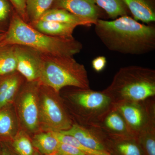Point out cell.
I'll use <instances>...</instances> for the list:
<instances>
[{
  "instance_id": "6da1fadb",
  "label": "cell",
  "mask_w": 155,
  "mask_h": 155,
  "mask_svg": "<svg viewBox=\"0 0 155 155\" xmlns=\"http://www.w3.org/2000/svg\"><path fill=\"white\" fill-rule=\"evenodd\" d=\"M95 32L108 49L126 54H144L155 49V26L128 16L106 20L99 19Z\"/></svg>"
},
{
  "instance_id": "7a4b0ae2",
  "label": "cell",
  "mask_w": 155,
  "mask_h": 155,
  "mask_svg": "<svg viewBox=\"0 0 155 155\" xmlns=\"http://www.w3.org/2000/svg\"><path fill=\"white\" fill-rule=\"evenodd\" d=\"M25 46L42 54L71 56L81 51L82 44L74 37L53 36L40 32L22 19L14 10L8 29L0 45Z\"/></svg>"
},
{
  "instance_id": "3957f363",
  "label": "cell",
  "mask_w": 155,
  "mask_h": 155,
  "mask_svg": "<svg viewBox=\"0 0 155 155\" xmlns=\"http://www.w3.org/2000/svg\"><path fill=\"white\" fill-rule=\"evenodd\" d=\"M114 103L139 101L155 96V70L132 65L120 68L103 91Z\"/></svg>"
},
{
  "instance_id": "277c9868",
  "label": "cell",
  "mask_w": 155,
  "mask_h": 155,
  "mask_svg": "<svg viewBox=\"0 0 155 155\" xmlns=\"http://www.w3.org/2000/svg\"><path fill=\"white\" fill-rule=\"evenodd\" d=\"M42 64L39 82L60 93L66 87L90 88L86 68L71 56L42 54Z\"/></svg>"
},
{
  "instance_id": "5b68a950",
  "label": "cell",
  "mask_w": 155,
  "mask_h": 155,
  "mask_svg": "<svg viewBox=\"0 0 155 155\" xmlns=\"http://www.w3.org/2000/svg\"><path fill=\"white\" fill-rule=\"evenodd\" d=\"M74 89L62 97L67 112L75 123L84 126H96L114 105L110 98L104 91L90 88Z\"/></svg>"
},
{
  "instance_id": "8992f818",
  "label": "cell",
  "mask_w": 155,
  "mask_h": 155,
  "mask_svg": "<svg viewBox=\"0 0 155 155\" xmlns=\"http://www.w3.org/2000/svg\"><path fill=\"white\" fill-rule=\"evenodd\" d=\"M39 108L40 125L43 131H64L73 124L60 93L40 83Z\"/></svg>"
},
{
  "instance_id": "52a82bcc",
  "label": "cell",
  "mask_w": 155,
  "mask_h": 155,
  "mask_svg": "<svg viewBox=\"0 0 155 155\" xmlns=\"http://www.w3.org/2000/svg\"><path fill=\"white\" fill-rule=\"evenodd\" d=\"M39 81L28 82L18 93L15 106L22 130L26 133L40 131L39 108Z\"/></svg>"
},
{
  "instance_id": "ba28073f",
  "label": "cell",
  "mask_w": 155,
  "mask_h": 155,
  "mask_svg": "<svg viewBox=\"0 0 155 155\" xmlns=\"http://www.w3.org/2000/svg\"><path fill=\"white\" fill-rule=\"evenodd\" d=\"M114 107L125 119L130 132L136 137L155 116L154 97L139 101H122L114 103Z\"/></svg>"
},
{
  "instance_id": "9c48e42d",
  "label": "cell",
  "mask_w": 155,
  "mask_h": 155,
  "mask_svg": "<svg viewBox=\"0 0 155 155\" xmlns=\"http://www.w3.org/2000/svg\"><path fill=\"white\" fill-rule=\"evenodd\" d=\"M17 71L28 82L39 81L42 64V54L25 46L14 45Z\"/></svg>"
},
{
  "instance_id": "30bf717a",
  "label": "cell",
  "mask_w": 155,
  "mask_h": 155,
  "mask_svg": "<svg viewBox=\"0 0 155 155\" xmlns=\"http://www.w3.org/2000/svg\"><path fill=\"white\" fill-rule=\"evenodd\" d=\"M51 8L69 11L85 22L87 26L94 25L99 19L100 8L94 0H55Z\"/></svg>"
},
{
  "instance_id": "8fae6325",
  "label": "cell",
  "mask_w": 155,
  "mask_h": 155,
  "mask_svg": "<svg viewBox=\"0 0 155 155\" xmlns=\"http://www.w3.org/2000/svg\"><path fill=\"white\" fill-rule=\"evenodd\" d=\"M60 132L73 137L87 147L109 153L106 145V134L98 127L82 126L73 123L68 130Z\"/></svg>"
},
{
  "instance_id": "7c38bea8",
  "label": "cell",
  "mask_w": 155,
  "mask_h": 155,
  "mask_svg": "<svg viewBox=\"0 0 155 155\" xmlns=\"http://www.w3.org/2000/svg\"><path fill=\"white\" fill-rule=\"evenodd\" d=\"M96 126L109 136L136 137L130 132L122 115L114 105Z\"/></svg>"
},
{
  "instance_id": "4fadbf2b",
  "label": "cell",
  "mask_w": 155,
  "mask_h": 155,
  "mask_svg": "<svg viewBox=\"0 0 155 155\" xmlns=\"http://www.w3.org/2000/svg\"><path fill=\"white\" fill-rule=\"evenodd\" d=\"M20 127L14 103L0 109V141H11Z\"/></svg>"
},
{
  "instance_id": "5bb4252c",
  "label": "cell",
  "mask_w": 155,
  "mask_h": 155,
  "mask_svg": "<svg viewBox=\"0 0 155 155\" xmlns=\"http://www.w3.org/2000/svg\"><path fill=\"white\" fill-rule=\"evenodd\" d=\"M106 135V145L111 155H144L136 137Z\"/></svg>"
},
{
  "instance_id": "9a60e30c",
  "label": "cell",
  "mask_w": 155,
  "mask_h": 155,
  "mask_svg": "<svg viewBox=\"0 0 155 155\" xmlns=\"http://www.w3.org/2000/svg\"><path fill=\"white\" fill-rule=\"evenodd\" d=\"M133 18L149 23L155 21V0H122Z\"/></svg>"
},
{
  "instance_id": "2e32d148",
  "label": "cell",
  "mask_w": 155,
  "mask_h": 155,
  "mask_svg": "<svg viewBox=\"0 0 155 155\" xmlns=\"http://www.w3.org/2000/svg\"><path fill=\"white\" fill-rule=\"evenodd\" d=\"M22 84L21 76L13 73L0 79V109L14 103Z\"/></svg>"
},
{
  "instance_id": "e0dca14e",
  "label": "cell",
  "mask_w": 155,
  "mask_h": 155,
  "mask_svg": "<svg viewBox=\"0 0 155 155\" xmlns=\"http://www.w3.org/2000/svg\"><path fill=\"white\" fill-rule=\"evenodd\" d=\"M28 24L41 33L50 36L61 37H73L72 34L77 24L61 23L53 21L38 20L29 22Z\"/></svg>"
},
{
  "instance_id": "ac0fdd59",
  "label": "cell",
  "mask_w": 155,
  "mask_h": 155,
  "mask_svg": "<svg viewBox=\"0 0 155 155\" xmlns=\"http://www.w3.org/2000/svg\"><path fill=\"white\" fill-rule=\"evenodd\" d=\"M34 148L41 154L52 155L56 153L60 142L52 131H39L35 134L31 140Z\"/></svg>"
},
{
  "instance_id": "d6986e66",
  "label": "cell",
  "mask_w": 155,
  "mask_h": 155,
  "mask_svg": "<svg viewBox=\"0 0 155 155\" xmlns=\"http://www.w3.org/2000/svg\"><path fill=\"white\" fill-rule=\"evenodd\" d=\"M136 138L144 155H155V116L150 119Z\"/></svg>"
},
{
  "instance_id": "ffe728a7",
  "label": "cell",
  "mask_w": 155,
  "mask_h": 155,
  "mask_svg": "<svg viewBox=\"0 0 155 155\" xmlns=\"http://www.w3.org/2000/svg\"><path fill=\"white\" fill-rule=\"evenodd\" d=\"M17 71V61L14 45H0V76Z\"/></svg>"
},
{
  "instance_id": "44dd1931",
  "label": "cell",
  "mask_w": 155,
  "mask_h": 155,
  "mask_svg": "<svg viewBox=\"0 0 155 155\" xmlns=\"http://www.w3.org/2000/svg\"><path fill=\"white\" fill-rule=\"evenodd\" d=\"M39 19L61 23H71L87 26L86 23L69 11L62 9L50 8L46 11Z\"/></svg>"
},
{
  "instance_id": "7402d4cb",
  "label": "cell",
  "mask_w": 155,
  "mask_h": 155,
  "mask_svg": "<svg viewBox=\"0 0 155 155\" xmlns=\"http://www.w3.org/2000/svg\"><path fill=\"white\" fill-rule=\"evenodd\" d=\"M97 6L103 9L112 19L128 15L127 7L122 0H94Z\"/></svg>"
},
{
  "instance_id": "603a6c76",
  "label": "cell",
  "mask_w": 155,
  "mask_h": 155,
  "mask_svg": "<svg viewBox=\"0 0 155 155\" xmlns=\"http://www.w3.org/2000/svg\"><path fill=\"white\" fill-rule=\"evenodd\" d=\"M55 0H26V12L30 22L39 19L46 11L51 8Z\"/></svg>"
},
{
  "instance_id": "cb8c5ba5",
  "label": "cell",
  "mask_w": 155,
  "mask_h": 155,
  "mask_svg": "<svg viewBox=\"0 0 155 155\" xmlns=\"http://www.w3.org/2000/svg\"><path fill=\"white\" fill-rule=\"evenodd\" d=\"M11 142L13 148L19 155H33L35 151L28 134L20 129Z\"/></svg>"
},
{
  "instance_id": "d4e9b609",
  "label": "cell",
  "mask_w": 155,
  "mask_h": 155,
  "mask_svg": "<svg viewBox=\"0 0 155 155\" xmlns=\"http://www.w3.org/2000/svg\"><path fill=\"white\" fill-rule=\"evenodd\" d=\"M52 133L60 142L75 147L87 155H111L108 153L96 150L84 146L81 144L75 137L71 136L66 135L61 133V132L56 131H52Z\"/></svg>"
},
{
  "instance_id": "484cf974",
  "label": "cell",
  "mask_w": 155,
  "mask_h": 155,
  "mask_svg": "<svg viewBox=\"0 0 155 155\" xmlns=\"http://www.w3.org/2000/svg\"><path fill=\"white\" fill-rule=\"evenodd\" d=\"M14 11V7L8 0H0V22L11 19Z\"/></svg>"
},
{
  "instance_id": "4316f807",
  "label": "cell",
  "mask_w": 155,
  "mask_h": 155,
  "mask_svg": "<svg viewBox=\"0 0 155 155\" xmlns=\"http://www.w3.org/2000/svg\"><path fill=\"white\" fill-rule=\"evenodd\" d=\"M56 154L58 155H87L75 147L61 142L59 143Z\"/></svg>"
},
{
  "instance_id": "83f0119b",
  "label": "cell",
  "mask_w": 155,
  "mask_h": 155,
  "mask_svg": "<svg viewBox=\"0 0 155 155\" xmlns=\"http://www.w3.org/2000/svg\"><path fill=\"white\" fill-rule=\"evenodd\" d=\"M16 13L25 22H28L26 12V0H8Z\"/></svg>"
},
{
  "instance_id": "f1b7e54d",
  "label": "cell",
  "mask_w": 155,
  "mask_h": 155,
  "mask_svg": "<svg viewBox=\"0 0 155 155\" xmlns=\"http://www.w3.org/2000/svg\"><path fill=\"white\" fill-rule=\"evenodd\" d=\"M107 61L106 57L98 56L94 58L92 61V67L95 72H100L105 69L107 65Z\"/></svg>"
},
{
  "instance_id": "f546056e",
  "label": "cell",
  "mask_w": 155,
  "mask_h": 155,
  "mask_svg": "<svg viewBox=\"0 0 155 155\" xmlns=\"http://www.w3.org/2000/svg\"><path fill=\"white\" fill-rule=\"evenodd\" d=\"M1 155H19L13 148L10 141H0Z\"/></svg>"
},
{
  "instance_id": "4dcf8cb0",
  "label": "cell",
  "mask_w": 155,
  "mask_h": 155,
  "mask_svg": "<svg viewBox=\"0 0 155 155\" xmlns=\"http://www.w3.org/2000/svg\"><path fill=\"white\" fill-rule=\"evenodd\" d=\"M5 33H0V42L3 40V39L5 38Z\"/></svg>"
},
{
  "instance_id": "1f68e13d",
  "label": "cell",
  "mask_w": 155,
  "mask_h": 155,
  "mask_svg": "<svg viewBox=\"0 0 155 155\" xmlns=\"http://www.w3.org/2000/svg\"><path fill=\"white\" fill-rule=\"evenodd\" d=\"M33 155H40V154L38 152L35 151Z\"/></svg>"
},
{
  "instance_id": "d6a6232c",
  "label": "cell",
  "mask_w": 155,
  "mask_h": 155,
  "mask_svg": "<svg viewBox=\"0 0 155 155\" xmlns=\"http://www.w3.org/2000/svg\"><path fill=\"white\" fill-rule=\"evenodd\" d=\"M0 155H1V144H0Z\"/></svg>"
},
{
  "instance_id": "836d02e7",
  "label": "cell",
  "mask_w": 155,
  "mask_h": 155,
  "mask_svg": "<svg viewBox=\"0 0 155 155\" xmlns=\"http://www.w3.org/2000/svg\"><path fill=\"white\" fill-rule=\"evenodd\" d=\"M58 155L56 154V153H55V154H53V155Z\"/></svg>"
},
{
  "instance_id": "e575fe53",
  "label": "cell",
  "mask_w": 155,
  "mask_h": 155,
  "mask_svg": "<svg viewBox=\"0 0 155 155\" xmlns=\"http://www.w3.org/2000/svg\"><path fill=\"white\" fill-rule=\"evenodd\" d=\"M2 76H0V79H1V78H2Z\"/></svg>"
}]
</instances>
